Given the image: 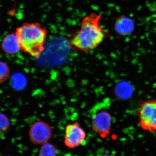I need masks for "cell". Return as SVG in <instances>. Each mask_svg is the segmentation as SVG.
I'll use <instances>...</instances> for the list:
<instances>
[{
	"label": "cell",
	"mask_w": 156,
	"mask_h": 156,
	"mask_svg": "<svg viewBox=\"0 0 156 156\" xmlns=\"http://www.w3.org/2000/svg\"><path fill=\"white\" fill-rule=\"evenodd\" d=\"M57 147L50 143H46L42 145L39 152V156H56Z\"/></svg>",
	"instance_id": "obj_9"
},
{
	"label": "cell",
	"mask_w": 156,
	"mask_h": 156,
	"mask_svg": "<svg viewBox=\"0 0 156 156\" xmlns=\"http://www.w3.org/2000/svg\"><path fill=\"white\" fill-rule=\"evenodd\" d=\"M101 156H112L111 155H109V154H104V155H102Z\"/></svg>",
	"instance_id": "obj_13"
},
{
	"label": "cell",
	"mask_w": 156,
	"mask_h": 156,
	"mask_svg": "<svg viewBox=\"0 0 156 156\" xmlns=\"http://www.w3.org/2000/svg\"><path fill=\"white\" fill-rule=\"evenodd\" d=\"M87 136L86 132L78 122L69 124L66 126L64 144L69 148H74L81 145Z\"/></svg>",
	"instance_id": "obj_5"
},
{
	"label": "cell",
	"mask_w": 156,
	"mask_h": 156,
	"mask_svg": "<svg viewBox=\"0 0 156 156\" xmlns=\"http://www.w3.org/2000/svg\"><path fill=\"white\" fill-rule=\"evenodd\" d=\"M140 128L151 133L156 132V99L144 101L137 111Z\"/></svg>",
	"instance_id": "obj_4"
},
{
	"label": "cell",
	"mask_w": 156,
	"mask_h": 156,
	"mask_svg": "<svg viewBox=\"0 0 156 156\" xmlns=\"http://www.w3.org/2000/svg\"><path fill=\"white\" fill-rule=\"evenodd\" d=\"M132 21L127 17H122L118 19L115 23V29L117 33L122 35L126 34L131 32L132 29Z\"/></svg>",
	"instance_id": "obj_8"
},
{
	"label": "cell",
	"mask_w": 156,
	"mask_h": 156,
	"mask_svg": "<svg viewBox=\"0 0 156 156\" xmlns=\"http://www.w3.org/2000/svg\"><path fill=\"white\" fill-rule=\"evenodd\" d=\"M52 133V129L48 124L40 121L35 123L31 127L30 138L34 144L43 145L51 139Z\"/></svg>",
	"instance_id": "obj_6"
},
{
	"label": "cell",
	"mask_w": 156,
	"mask_h": 156,
	"mask_svg": "<svg viewBox=\"0 0 156 156\" xmlns=\"http://www.w3.org/2000/svg\"><path fill=\"white\" fill-rule=\"evenodd\" d=\"M21 49L38 58L44 50L48 31L39 23H27L18 27L15 32Z\"/></svg>",
	"instance_id": "obj_2"
},
{
	"label": "cell",
	"mask_w": 156,
	"mask_h": 156,
	"mask_svg": "<svg viewBox=\"0 0 156 156\" xmlns=\"http://www.w3.org/2000/svg\"><path fill=\"white\" fill-rule=\"evenodd\" d=\"M111 104L110 99L105 98L90 110L92 129L102 138H106L111 130L113 117L110 112Z\"/></svg>",
	"instance_id": "obj_3"
},
{
	"label": "cell",
	"mask_w": 156,
	"mask_h": 156,
	"mask_svg": "<svg viewBox=\"0 0 156 156\" xmlns=\"http://www.w3.org/2000/svg\"><path fill=\"white\" fill-rule=\"evenodd\" d=\"M2 47L4 52L10 54H16L21 49L19 40L15 34L7 35L3 39Z\"/></svg>",
	"instance_id": "obj_7"
},
{
	"label": "cell",
	"mask_w": 156,
	"mask_h": 156,
	"mask_svg": "<svg viewBox=\"0 0 156 156\" xmlns=\"http://www.w3.org/2000/svg\"><path fill=\"white\" fill-rule=\"evenodd\" d=\"M100 14L91 13L84 17L80 29L73 35L71 44L78 50L88 52L100 46L108 34L100 24Z\"/></svg>",
	"instance_id": "obj_1"
},
{
	"label": "cell",
	"mask_w": 156,
	"mask_h": 156,
	"mask_svg": "<svg viewBox=\"0 0 156 156\" xmlns=\"http://www.w3.org/2000/svg\"><path fill=\"white\" fill-rule=\"evenodd\" d=\"M10 70L5 62L0 61V83L5 82L10 75Z\"/></svg>",
	"instance_id": "obj_10"
},
{
	"label": "cell",
	"mask_w": 156,
	"mask_h": 156,
	"mask_svg": "<svg viewBox=\"0 0 156 156\" xmlns=\"http://www.w3.org/2000/svg\"><path fill=\"white\" fill-rule=\"evenodd\" d=\"M24 77L20 74H16L13 76L11 80V85L14 89H20L24 86Z\"/></svg>",
	"instance_id": "obj_11"
},
{
	"label": "cell",
	"mask_w": 156,
	"mask_h": 156,
	"mask_svg": "<svg viewBox=\"0 0 156 156\" xmlns=\"http://www.w3.org/2000/svg\"><path fill=\"white\" fill-rule=\"evenodd\" d=\"M10 126L9 118L5 115L0 112V133L7 131Z\"/></svg>",
	"instance_id": "obj_12"
}]
</instances>
